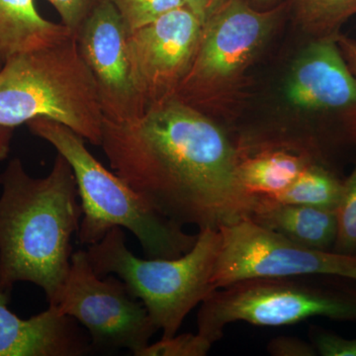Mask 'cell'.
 Here are the masks:
<instances>
[{
  "instance_id": "cell-1",
  "label": "cell",
  "mask_w": 356,
  "mask_h": 356,
  "mask_svg": "<svg viewBox=\"0 0 356 356\" xmlns=\"http://www.w3.org/2000/svg\"><path fill=\"white\" fill-rule=\"evenodd\" d=\"M99 147L114 173L179 226L219 229L250 218L257 203L238 178V147L175 96L129 123L104 119Z\"/></svg>"
},
{
  "instance_id": "cell-2",
  "label": "cell",
  "mask_w": 356,
  "mask_h": 356,
  "mask_svg": "<svg viewBox=\"0 0 356 356\" xmlns=\"http://www.w3.org/2000/svg\"><path fill=\"white\" fill-rule=\"evenodd\" d=\"M0 285L41 288L49 305L67 277L83 211L72 166L60 154L50 173L33 177L19 159L0 175Z\"/></svg>"
},
{
  "instance_id": "cell-3",
  "label": "cell",
  "mask_w": 356,
  "mask_h": 356,
  "mask_svg": "<svg viewBox=\"0 0 356 356\" xmlns=\"http://www.w3.org/2000/svg\"><path fill=\"white\" fill-rule=\"evenodd\" d=\"M27 126L72 166L83 211L76 233L79 243L88 247L119 227L138 238L149 259H175L195 245L198 234L186 233L184 227L161 215L116 173L109 172L88 151L81 135L43 117L32 119Z\"/></svg>"
},
{
  "instance_id": "cell-4",
  "label": "cell",
  "mask_w": 356,
  "mask_h": 356,
  "mask_svg": "<svg viewBox=\"0 0 356 356\" xmlns=\"http://www.w3.org/2000/svg\"><path fill=\"white\" fill-rule=\"evenodd\" d=\"M38 117L58 122L100 146L104 116L74 35L18 54L0 69V125L14 129Z\"/></svg>"
},
{
  "instance_id": "cell-5",
  "label": "cell",
  "mask_w": 356,
  "mask_h": 356,
  "mask_svg": "<svg viewBox=\"0 0 356 356\" xmlns=\"http://www.w3.org/2000/svg\"><path fill=\"white\" fill-rule=\"evenodd\" d=\"M221 245L219 229H199L195 245L175 259H143L126 245L123 229H110L86 254L100 277L115 274L146 307L163 337L177 334L185 318L215 291L212 283Z\"/></svg>"
},
{
  "instance_id": "cell-6",
  "label": "cell",
  "mask_w": 356,
  "mask_h": 356,
  "mask_svg": "<svg viewBox=\"0 0 356 356\" xmlns=\"http://www.w3.org/2000/svg\"><path fill=\"white\" fill-rule=\"evenodd\" d=\"M336 276L300 275L257 278L211 293L197 314L198 334L214 344L227 325L245 322L280 327L324 317L356 322V288Z\"/></svg>"
},
{
  "instance_id": "cell-7",
  "label": "cell",
  "mask_w": 356,
  "mask_h": 356,
  "mask_svg": "<svg viewBox=\"0 0 356 356\" xmlns=\"http://www.w3.org/2000/svg\"><path fill=\"white\" fill-rule=\"evenodd\" d=\"M51 306L86 327L93 350H128L140 356L159 331L146 307L120 278L95 273L86 250L72 254L69 273Z\"/></svg>"
},
{
  "instance_id": "cell-8",
  "label": "cell",
  "mask_w": 356,
  "mask_h": 356,
  "mask_svg": "<svg viewBox=\"0 0 356 356\" xmlns=\"http://www.w3.org/2000/svg\"><path fill=\"white\" fill-rule=\"evenodd\" d=\"M215 289L257 278L336 276L356 282V257L303 247L250 218L219 229Z\"/></svg>"
},
{
  "instance_id": "cell-9",
  "label": "cell",
  "mask_w": 356,
  "mask_h": 356,
  "mask_svg": "<svg viewBox=\"0 0 356 356\" xmlns=\"http://www.w3.org/2000/svg\"><path fill=\"white\" fill-rule=\"evenodd\" d=\"M283 6L259 10L245 0H228L203 23L197 51L175 97L191 106L231 81L261 50Z\"/></svg>"
},
{
  "instance_id": "cell-10",
  "label": "cell",
  "mask_w": 356,
  "mask_h": 356,
  "mask_svg": "<svg viewBox=\"0 0 356 356\" xmlns=\"http://www.w3.org/2000/svg\"><path fill=\"white\" fill-rule=\"evenodd\" d=\"M129 34L114 4L99 0L76 36L97 86L103 116L117 124L135 121L147 109L134 79Z\"/></svg>"
},
{
  "instance_id": "cell-11",
  "label": "cell",
  "mask_w": 356,
  "mask_h": 356,
  "mask_svg": "<svg viewBox=\"0 0 356 356\" xmlns=\"http://www.w3.org/2000/svg\"><path fill=\"white\" fill-rule=\"evenodd\" d=\"M202 26L182 6L129 34L134 79L147 108L175 95L193 63Z\"/></svg>"
},
{
  "instance_id": "cell-12",
  "label": "cell",
  "mask_w": 356,
  "mask_h": 356,
  "mask_svg": "<svg viewBox=\"0 0 356 356\" xmlns=\"http://www.w3.org/2000/svg\"><path fill=\"white\" fill-rule=\"evenodd\" d=\"M285 96L293 107L305 111L356 112V79L334 36L316 39L300 54Z\"/></svg>"
},
{
  "instance_id": "cell-13",
  "label": "cell",
  "mask_w": 356,
  "mask_h": 356,
  "mask_svg": "<svg viewBox=\"0 0 356 356\" xmlns=\"http://www.w3.org/2000/svg\"><path fill=\"white\" fill-rule=\"evenodd\" d=\"M10 290L0 285V356H81L93 351L79 323L55 306L29 318L8 308Z\"/></svg>"
},
{
  "instance_id": "cell-14",
  "label": "cell",
  "mask_w": 356,
  "mask_h": 356,
  "mask_svg": "<svg viewBox=\"0 0 356 356\" xmlns=\"http://www.w3.org/2000/svg\"><path fill=\"white\" fill-rule=\"evenodd\" d=\"M250 219L312 250H332L336 243L337 211L257 196Z\"/></svg>"
},
{
  "instance_id": "cell-15",
  "label": "cell",
  "mask_w": 356,
  "mask_h": 356,
  "mask_svg": "<svg viewBox=\"0 0 356 356\" xmlns=\"http://www.w3.org/2000/svg\"><path fill=\"white\" fill-rule=\"evenodd\" d=\"M72 35L40 15L34 0H0V69L9 58L58 43Z\"/></svg>"
},
{
  "instance_id": "cell-16",
  "label": "cell",
  "mask_w": 356,
  "mask_h": 356,
  "mask_svg": "<svg viewBox=\"0 0 356 356\" xmlns=\"http://www.w3.org/2000/svg\"><path fill=\"white\" fill-rule=\"evenodd\" d=\"M313 159L282 149L241 154L238 175L245 191L254 196L274 198L299 177Z\"/></svg>"
},
{
  "instance_id": "cell-17",
  "label": "cell",
  "mask_w": 356,
  "mask_h": 356,
  "mask_svg": "<svg viewBox=\"0 0 356 356\" xmlns=\"http://www.w3.org/2000/svg\"><path fill=\"white\" fill-rule=\"evenodd\" d=\"M343 181L331 166L313 161L288 188L271 199L282 203L337 211L343 197Z\"/></svg>"
},
{
  "instance_id": "cell-18",
  "label": "cell",
  "mask_w": 356,
  "mask_h": 356,
  "mask_svg": "<svg viewBox=\"0 0 356 356\" xmlns=\"http://www.w3.org/2000/svg\"><path fill=\"white\" fill-rule=\"evenodd\" d=\"M302 29L318 38L334 37L346 21L356 15V0H294Z\"/></svg>"
},
{
  "instance_id": "cell-19",
  "label": "cell",
  "mask_w": 356,
  "mask_h": 356,
  "mask_svg": "<svg viewBox=\"0 0 356 356\" xmlns=\"http://www.w3.org/2000/svg\"><path fill=\"white\" fill-rule=\"evenodd\" d=\"M337 235L332 252L356 257V163L343 181V194L337 209Z\"/></svg>"
},
{
  "instance_id": "cell-20",
  "label": "cell",
  "mask_w": 356,
  "mask_h": 356,
  "mask_svg": "<svg viewBox=\"0 0 356 356\" xmlns=\"http://www.w3.org/2000/svg\"><path fill=\"white\" fill-rule=\"evenodd\" d=\"M120 13L129 32L136 31L170 13L184 6V0H110Z\"/></svg>"
},
{
  "instance_id": "cell-21",
  "label": "cell",
  "mask_w": 356,
  "mask_h": 356,
  "mask_svg": "<svg viewBox=\"0 0 356 356\" xmlns=\"http://www.w3.org/2000/svg\"><path fill=\"white\" fill-rule=\"evenodd\" d=\"M213 344L200 334H182L163 337L158 343L149 344L140 356H205Z\"/></svg>"
},
{
  "instance_id": "cell-22",
  "label": "cell",
  "mask_w": 356,
  "mask_h": 356,
  "mask_svg": "<svg viewBox=\"0 0 356 356\" xmlns=\"http://www.w3.org/2000/svg\"><path fill=\"white\" fill-rule=\"evenodd\" d=\"M60 14L62 24L77 36L99 0H47Z\"/></svg>"
},
{
  "instance_id": "cell-23",
  "label": "cell",
  "mask_w": 356,
  "mask_h": 356,
  "mask_svg": "<svg viewBox=\"0 0 356 356\" xmlns=\"http://www.w3.org/2000/svg\"><path fill=\"white\" fill-rule=\"evenodd\" d=\"M310 337L318 355L356 356V337L344 339L318 327H312Z\"/></svg>"
},
{
  "instance_id": "cell-24",
  "label": "cell",
  "mask_w": 356,
  "mask_h": 356,
  "mask_svg": "<svg viewBox=\"0 0 356 356\" xmlns=\"http://www.w3.org/2000/svg\"><path fill=\"white\" fill-rule=\"evenodd\" d=\"M267 351L273 356H316L315 346L295 337H274L267 344Z\"/></svg>"
},
{
  "instance_id": "cell-25",
  "label": "cell",
  "mask_w": 356,
  "mask_h": 356,
  "mask_svg": "<svg viewBox=\"0 0 356 356\" xmlns=\"http://www.w3.org/2000/svg\"><path fill=\"white\" fill-rule=\"evenodd\" d=\"M226 1L228 0H184V6L188 8L202 24Z\"/></svg>"
},
{
  "instance_id": "cell-26",
  "label": "cell",
  "mask_w": 356,
  "mask_h": 356,
  "mask_svg": "<svg viewBox=\"0 0 356 356\" xmlns=\"http://www.w3.org/2000/svg\"><path fill=\"white\" fill-rule=\"evenodd\" d=\"M334 39L348 69L356 79V42L341 34L336 35Z\"/></svg>"
},
{
  "instance_id": "cell-27",
  "label": "cell",
  "mask_w": 356,
  "mask_h": 356,
  "mask_svg": "<svg viewBox=\"0 0 356 356\" xmlns=\"http://www.w3.org/2000/svg\"><path fill=\"white\" fill-rule=\"evenodd\" d=\"M13 131V128L0 125V161H4L8 156Z\"/></svg>"
},
{
  "instance_id": "cell-28",
  "label": "cell",
  "mask_w": 356,
  "mask_h": 356,
  "mask_svg": "<svg viewBox=\"0 0 356 356\" xmlns=\"http://www.w3.org/2000/svg\"><path fill=\"white\" fill-rule=\"evenodd\" d=\"M245 1L252 4V6H269V4L273 3L276 0H245Z\"/></svg>"
}]
</instances>
